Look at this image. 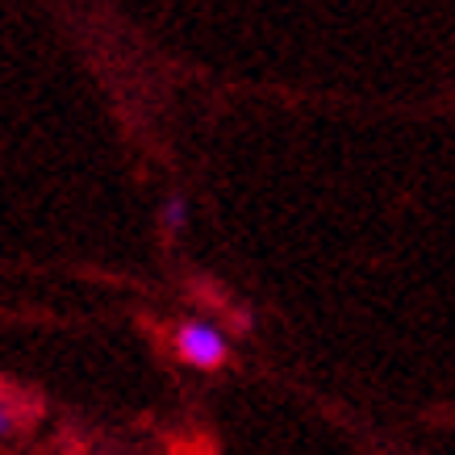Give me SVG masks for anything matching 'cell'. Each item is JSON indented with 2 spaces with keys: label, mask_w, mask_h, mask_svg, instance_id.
Wrapping results in <instances>:
<instances>
[{
  "label": "cell",
  "mask_w": 455,
  "mask_h": 455,
  "mask_svg": "<svg viewBox=\"0 0 455 455\" xmlns=\"http://www.w3.org/2000/svg\"><path fill=\"white\" fill-rule=\"evenodd\" d=\"M176 355L196 368V372H218L226 368V359H230V339L221 331L218 322H209V317H188V322H180L176 331Z\"/></svg>",
  "instance_id": "6da1fadb"
},
{
  "label": "cell",
  "mask_w": 455,
  "mask_h": 455,
  "mask_svg": "<svg viewBox=\"0 0 455 455\" xmlns=\"http://www.w3.org/2000/svg\"><path fill=\"white\" fill-rule=\"evenodd\" d=\"M188 218H193V201L188 193H167L164 205H159V230L164 238H180L188 230Z\"/></svg>",
  "instance_id": "7a4b0ae2"
},
{
  "label": "cell",
  "mask_w": 455,
  "mask_h": 455,
  "mask_svg": "<svg viewBox=\"0 0 455 455\" xmlns=\"http://www.w3.org/2000/svg\"><path fill=\"white\" fill-rule=\"evenodd\" d=\"M13 435H17V414L0 401V439H13Z\"/></svg>",
  "instance_id": "3957f363"
}]
</instances>
